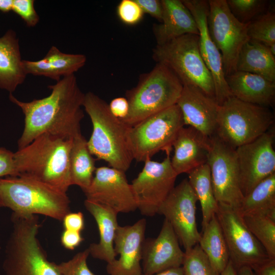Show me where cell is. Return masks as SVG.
Masks as SVG:
<instances>
[{
    "instance_id": "1",
    "label": "cell",
    "mask_w": 275,
    "mask_h": 275,
    "mask_svg": "<svg viewBox=\"0 0 275 275\" xmlns=\"http://www.w3.org/2000/svg\"><path fill=\"white\" fill-rule=\"evenodd\" d=\"M48 88L51 90L49 96L30 102L21 101L12 93L9 94V100L20 108L24 116V127L17 142L18 149L43 134L73 139L81 133L85 94L78 87L75 75L63 77Z\"/></svg>"
},
{
    "instance_id": "2",
    "label": "cell",
    "mask_w": 275,
    "mask_h": 275,
    "mask_svg": "<svg viewBox=\"0 0 275 275\" xmlns=\"http://www.w3.org/2000/svg\"><path fill=\"white\" fill-rule=\"evenodd\" d=\"M72 139L42 134L14 153L18 176L36 179L67 193L71 185L69 153Z\"/></svg>"
},
{
    "instance_id": "3",
    "label": "cell",
    "mask_w": 275,
    "mask_h": 275,
    "mask_svg": "<svg viewBox=\"0 0 275 275\" xmlns=\"http://www.w3.org/2000/svg\"><path fill=\"white\" fill-rule=\"evenodd\" d=\"M82 106L93 126L87 141L90 152L110 167L125 172L133 160L128 141L129 127L114 116L108 104L92 92L85 94Z\"/></svg>"
},
{
    "instance_id": "4",
    "label": "cell",
    "mask_w": 275,
    "mask_h": 275,
    "mask_svg": "<svg viewBox=\"0 0 275 275\" xmlns=\"http://www.w3.org/2000/svg\"><path fill=\"white\" fill-rule=\"evenodd\" d=\"M12 229L5 249L4 275H61L37 238L41 227L37 215L12 212Z\"/></svg>"
},
{
    "instance_id": "5",
    "label": "cell",
    "mask_w": 275,
    "mask_h": 275,
    "mask_svg": "<svg viewBox=\"0 0 275 275\" xmlns=\"http://www.w3.org/2000/svg\"><path fill=\"white\" fill-rule=\"evenodd\" d=\"M67 193L24 176L0 178V207L22 215L41 214L62 221L70 212Z\"/></svg>"
},
{
    "instance_id": "6",
    "label": "cell",
    "mask_w": 275,
    "mask_h": 275,
    "mask_svg": "<svg viewBox=\"0 0 275 275\" xmlns=\"http://www.w3.org/2000/svg\"><path fill=\"white\" fill-rule=\"evenodd\" d=\"M182 89L176 75L167 66L157 63L150 72L140 76L135 87L126 92L129 110L121 120L131 127L176 104Z\"/></svg>"
},
{
    "instance_id": "7",
    "label": "cell",
    "mask_w": 275,
    "mask_h": 275,
    "mask_svg": "<svg viewBox=\"0 0 275 275\" xmlns=\"http://www.w3.org/2000/svg\"><path fill=\"white\" fill-rule=\"evenodd\" d=\"M152 57L169 67L183 85L195 86L215 99L213 78L200 51L199 35L186 34L156 45Z\"/></svg>"
},
{
    "instance_id": "8",
    "label": "cell",
    "mask_w": 275,
    "mask_h": 275,
    "mask_svg": "<svg viewBox=\"0 0 275 275\" xmlns=\"http://www.w3.org/2000/svg\"><path fill=\"white\" fill-rule=\"evenodd\" d=\"M273 122V115L268 107L232 96L219 105L215 135L236 149L267 132Z\"/></svg>"
},
{
    "instance_id": "9",
    "label": "cell",
    "mask_w": 275,
    "mask_h": 275,
    "mask_svg": "<svg viewBox=\"0 0 275 275\" xmlns=\"http://www.w3.org/2000/svg\"><path fill=\"white\" fill-rule=\"evenodd\" d=\"M184 126L181 112L175 104L129 127L128 141L133 159L144 162L160 151H171Z\"/></svg>"
},
{
    "instance_id": "10",
    "label": "cell",
    "mask_w": 275,
    "mask_h": 275,
    "mask_svg": "<svg viewBox=\"0 0 275 275\" xmlns=\"http://www.w3.org/2000/svg\"><path fill=\"white\" fill-rule=\"evenodd\" d=\"M207 25L209 34L220 51L225 76L236 71L240 51L250 39L249 23L239 21L231 12L226 0H208Z\"/></svg>"
},
{
    "instance_id": "11",
    "label": "cell",
    "mask_w": 275,
    "mask_h": 275,
    "mask_svg": "<svg viewBox=\"0 0 275 275\" xmlns=\"http://www.w3.org/2000/svg\"><path fill=\"white\" fill-rule=\"evenodd\" d=\"M216 216L227 245L230 261L236 270L243 266L252 269L270 259L237 209L218 203Z\"/></svg>"
},
{
    "instance_id": "12",
    "label": "cell",
    "mask_w": 275,
    "mask_h": 275,
    "mask_svg": "<svg viewBox=\"0 0 275 275\" xmlns=\"http://www.w3.org/2000/svg\"><path fill=\"white\" fill-rule=\"evenodd\" d=\"M171 151L161 162L148 159L131 184L138 209L146 216L158 214L159 208L175 187L178 176L171 163Z\"/></svg>"
},
{
    "instance_id": "13",
    "label": "cell",
    "mask_w": 275,
    "mask_h": 275,
    "mask_svg": "<svg viewBox=\"0 0 275 275\" xmlns=\"http://www.w3.org/2000/svg\"><path fill=\"white\" fill-rule=\"evenodd\" d=\"M210 148L207 163L215 197L219 204L238 209L243 199L239 183L235 149L216 135L210 138Z\"/></svg>"
},
{
    "instance_id": "14",
    "label": "cell",
    "mask_w": 275,
    "mask_h": 275,
    "mask_svg": "<svg viewBox=\"0 0 275 275\" xmlns=\"http://www.w3.org/2000/svg\"><path fill=\"white\" fill-rule=\"evenodd\" d=\"M196 196L187 179L175 186L158 213L170 223L185 251L198 244L201 233L196 220Z\"/></svg>"
},
{
    "instance_id": "15",
    "label": "cell",
    "mask_w": 275,
    "mask_h": 275,
    "mask_svg": "<svg viewBox=\"0 0 275 275\" xmlns=\"http://www.w3.org/2000/svg\"><path fill=\"white\" fill-rule=\"evenodd\" d=\"M274 132H267L235 149L239 183L243 197L275 173Z\"/></svg>"
},
{
    "instance_id": "16",
    "label": "cell",
    "mask_w": 275,
    "mask_h": 275,
    "mask_svg": "<svg viewBox=\"0 0 275 275\" xmlns=\"http://www.w3.org/2000/svg\"><path fill=\"white\" fill-rule=\"evenodd\" d=\"M83 191L87 200L106 206L118 214L137 209L125 172L110 167L97 168L91 184Z\"/></svg>"
},
{
    "instance_id": "17",
    "label": "cell",
    "mask_w": 275,
    "mask_h": 275,
    "mask_svg": "<svg viewBox=\"0 0 275 275\" xmlns=\"http://www.w3.org/2000/svg\"><path fill=\"white\" fill-rule=\"evenodd\" d=\"M197 24L201 55L213 78L215 100L219 105L232 94L227 84L220 51L211 39L207 25L208 1L182 0Z\"/></svg>"
},
{
    "instance_id": "18",
    "label": "cell",
    "mask_w": 275,
    "mask_h": 275,
    "mask_svg": "<svg viewBox=\"0 0 275 275\" xmlns=\"http://www.w3.org/2000/svg\"><path fill=\"white\" fill-rule=\"evenodd\" d=\"M146 220L142 218L132 225L119 226L114 240V250L119 257L107 264L109 275H141L142 251Z\"/></svg>"
},
{
    "instance_id": "19",
    "label": "cell",
    "mask_w": 275,
    "mask_h": 275,
    "mask_svg": "<svg viewBox=\"0 0 275 275\" xmlns=\"http://www.w3.org/2000/svg\"><path fill=\"white\" fill-rule=\"evenodd\" d=\"M170 223L164 219L156 238L145 239L142 251L143 273L154 274L181 267L184 252Z\"/></svg>"
},
{
    "instance_id": "20",
    "label": "cell",
    "mask_w": 275,
    "mask_h": 275,
    "mask_svg": "<svg viewBox=\"0 0 275 275\" xmlns=\"http://www.w3.org/2000/svg\"><path fill=\"white\" fill-rule=\"evenodd\" d=\"M176 104L181 112L184 125L209 138L215 134L219 105L214 98L195 86L183 85Z\"/></svg>"
},
{
    "instance_id": "21",
    "label": "cell",
    "mask_w": 275,
    "mask_h": 275,
    "mask_svg": "<svg viewBox=\"0 0 275 275\" xmlns=\"http://www.w3.org/2000/svg\"><path fill=\"white\" fill-rule=\"evenodd\" d=\"M210 138L190 126H183L179 130L172 144L174 154L171 158L172 167L177 175L188 174L207 163Z\"/></svg>"
},
{
    "instance_id": "22",
    "label": "cell",
    "mask_w": 275,
    "mask_h": 275,
    "mask_svg": "<svg viewBox=\"0 0 275 275\" xmlns=\"http://www.w3.org/2000/svg\"><path fill=\"white\" fill-rule=\"evenodd\" d=\"M162 17L154 24L153 32L156 45H162L186 34L199 35L194 17L180 0H161Z\"/></svg>"
},
{
    "instance_id": "23",
    "label": "cell",
    "mask_w": 275,
    "mask_h": 275,
    "mask_svg": "<svg viewBox=\"0 0 275 275\" xmlns=\"http://www.w3.org/2000/svg\"><path fill=\"white\" fill-rule=\"evenodd\" d=\"M233 96L245 102L268 107L275 98V82L257 74L236 71L225 76Z\"/></svg>"
},
{
    "instance_id": "24",
    "label": "cell",
    "mask_w": 275,
    "mask_h": 275,
    "mask_svg": "<svg viewBox=\"0 0 275 275\" xmlns=\"http://www.w3.org/2000/svg\"><path fill=\"white\" fill-rule=\"evenodd\" d=\"M86 209L95 219L98 226L99 241L88 247L92 257L104 261L107 264L114 261L117 257L114 250V240L118 226V213L111 209L86 199Z\"/></svg>"
},
{
    "instance_id": "25",
    "label": "cell",
    "mask_w": 275,
    "mask_h": 275,
    "mask_svg": "<svg viewBox=\"0 0 275 275\" xmlns=\"http://www.w3.org/2000/svg\"><path fill=\"white\" fill-rule=\"evenodd\" d=\"M86 57L81 54H68L52 46L45 56L36 61H22L26 74L44 76L57 81L62 77L72 74L83 67Z\"/></svg>"
},
{
    "instance_id": "26",
    "label": "cell",
    "mask_w": 275,
    "mask_h": 275,
    "mask_svg": "<svg viewBox=\"0 0 275 275\" xmlns=\"http://www.w3.org/2000/svg\"><path fill=\"white\" fill-rule=\"evenodd\" d=\"M16 33L8 30L0 37V89L10 93L24 81V70Z\"/></svg>"
},
{
    "instance_id": "27",
    "label": "cell",
    "mask_w": 275,
    "mask_h": 275,
    "mask_svg": "<svg viewBox=\"0 0 275 275\" xmlns=\"http://www.w3.org/2000/svg\"><path fill=\"white\" fill-rule=\"evenodd\" d=\"M274 57L267 46L250 39L240 51L236 71L257 74L275 82Z\"/></svg>"
},
{
    "instance_id": "28",
    "label": "cell",
    "mask_w": 275,
    "mask_h": 275,
    "mask_svg": "<svg viewBox=\"0 0 275 275\" xmlns=\"http://www.w3.org/2000/svg\"><path fill=\"white\" fill-rule=\"evenodd\" d=\"M237 210L242 217L264 216L275 220V173L244 196Z\"/></svg>"
},
{
    "instance_id": "29",
    "label": "cell",
    "mask_w": 275,
    "mask_h": 275,
    "mask_svg": "<svg viewBox=\"0 0 275 275\" xmlns=\"http://www.w3.org/2000/svg\"><path fill=\"white\" fill-rule=\"evenodd\" d=\"M69 163L71 185H77L84 191L91 184L96 168L87 141L81 133L72 139Z\"/></svg>"
},
{
    "instance_id": "30",
    "label": "cell",
    "mask_w": 275,
    "mask_h": 275,
    "mask_svg": "<svg viewBox=\"0 0 275 275\" xmlns=\"http://www.w3.org/2000/svg\"><path fill=\"white\" fill-rule=\"evenodd\" d=\"M198 244L214 268L221 273L227 266L230 257L216 214L202 230Z\"/></svg>"
},
{
    "instance_id": "31",
    "label": "cell",
    "mask_w": 275,
    "mask_h": 275,
    "mask_svg": "<svg viewBox=\"0 0 275 275\" xmlns=\"http://www.w3.org/2000/svg\"><path fill=\"white\" fill-rule=\"evenodd\" d=\"M188 175L189 183L201 205L202 230L216 214L218 208V203L214 194L209 167L205 163L189 172Z\"/></svg>"
},
{
    "instance_id": "32",
    "label": "cell",
    "mask_w": 275,
    "mask_h": 275,
    "mask_svg": "<svg viewBox=\"0 0 275 275\" xmlns=\"http://www.w3.org/2000/svg\"><path fill=\"white\" fill-rule=\"evenodd\" d=\"M243 218L269 259H275V220L264 216H245Z\"/></svg>"
},
{
    "instance_id": "33",
    "label": "cell",
    "mask_w": 275,
    "mask_h": 275,
    "mask_svg": "<svg viewBox=\"0 0 275 275\" xmlns=\"http://www.w3.org/2000/svg\"><path fill=\"white\" fill-rule=\"evenodd\" d=\"M248 36L250 39L267 46L271 51L275 50V14L268 11L250 22Z\"/></svg>"
},
{
    "instance_id": "34",
    "label": "cell",
    "mask_w": 275,
    "mask_h": 275,
    "mask_svg": "<svg viewBox=\"0 0 275 275\" xmlns=\"http://www.w3.org/2000/svg\"><path fill=\"white\" fill-rule=\"evenodd\" d=\"M184 275H220L198 244L185 251L181 266Z\"/></svg>"
},
{
    "instance_id": "35",
    "label": "cell",
    "mask_w": 275,
    "mask_h": 275,
    "mask_svg": "<svg viewBox=\"0 0 275 275\" xmlns=\"http://www.w3.org/2000/svg\"><path fill=\"white\" fill-rule=\"evenodd\" d=\"M226 1L233 15L244 23H249L266 13L268 4V2L264 0Z\"/></svg>"
},
{
    "instance_id": "36",
    "label": "cell",
    "mask_w": 275,
    "mask_h": 275,
    "mask_svg": "<svg viewBox=\"0 0 275 275\" xmlns=\"http://www.w3.org/2000/svg\"><path fill=\"white\" fill-rule=\"evenodd\" d=\"M89 255L87 248L75 254L70 260L58 264L61 275H96L88 266Z\"/></svg>"
},
{
    "instance_id": "37",
    "label": "cell",
    "mask_w": 275,
    "mask_h": 275,
    "mask_svg": "<svg viewBox=\"0 0 275 275\" xmlns=\"http://www.w3.org/2000/svg\"><path fill=\"white\" fill-rule=\"evenodd\" d=\"M120 20L127 25H135L141 21L144 12L135 0H122L117 8Z\"/></svg>"
},
{
    "instance_id": "38",
    "label": "cell",
    "mask_w": 275,
    "mask_h": 275,
    "mask_svg": "<svg viewBox=\"0 0 275 275\" xmlns=\"http://www.w3.org/2000/svg\"><path fill=\"white\" fill-rule=\"evenodd\" d=\"M12 11L18 14L29 27H34L39 21L33 0H13Z\"/></svg>"
},
{
    "instance_id": "39",
    "label": "cell",
    "mask_w": 275,
    "mask_h": 275,
    "mask_svg": "<svg viewBox=\"0 0 275 275\" xmlns=\"http://www.w3.org/2000/svg\"><path fill=\"white\" fill-rule=\"evenodd\" d=\"M14 153L7 149L0 148V178L7 176H17Z\"/></svg>"
},
{
    "instance_id": "40",
    "label": "cell",
    "mask_w": 275,
    "mask_h": 275,
    "mask_svg": "<svg viewBox=\"0 0 275 275\" xmlns=\"http://www.w3.org/2000/svg\"><path fill=\"white\" fill-rule=\"evenodd\" d=\"M144 13H146L159 22L162 20V7L159 0H135Z\"/></svg>"
},
{
    "instance_id": "41",
    "label": "cell",
    "mask_w": 275,
    "mask_h": 275,
    "mask_svg": "<svg viewBox=\"0 0 275 275\" xmlns=\"http://www.w3.org/2000/svg\"><path fill=\"white\" fill-rule=\"evenodd\" d=\"M62 221L63 226L65 230L80 232L84 228V216L81 212H70L64 217Z\"/></svg>"
},
{
    "instance_id": "42",
    "label": "cell",
    "mask_w": 275,
    "mask_h": 275,
    "mask_svg": "<svg viewBox=\"0 0 275 275\" xmlns=\"http://www.w3.org/2000/svg\"><path fill=\"white\" fill-rule=\"evenodd\" d=\"M109 109L112 115L120 120L125 119L128 115L129 104L126 98L119 97L112 100L108 104Z\"/></svg>"
},
{
    "instance_id": "43",
    "label": "cell",
    "mask_w": 275,
    "mask_h": 275,
    "mask_svg": "<svg viewBox=\"0 0 275 275\" xmlns=\"http://www.w3.org/2000/svg\"><path fill=\"white\" fill-rule=\"evenodd\" d=\"M83 240L80 232L75 231L64 229L61 236L62 245L69 250H74Z\"/></svg>"
},
{
    "instance_id": "44",
    "label": "cell",
    "mask_w": 275,
    "mask_h": 275,
    "mask_svg": "<svg viewBox=\"0 0 275 275\" xmlns=\"http://www.w3.org/2000/svg\"><path fill=\"white\" fill-rule=\"evenodd\" d=\"M255 275H275V259H269L252 268Z\"/></svg>"
},
{
    "instance_id": "45",
    "label": "cell",
    "mask_w": 275,
    "mask_h": 275,
    "mask_svg": "<svg viewBox=\"0 0 275 275\" xmlns=\"http://www.w3.org/2000/svg\"><path fill=\"white\" fill-rule=\"evenodd\" d=\"M141 275H149L142 273ZM151 275H184L182 267L169 269Z\"/></svg>"
},
{
    "instance_id": "46",
    "label": "cell",
    "mask_w": 275,
    "mask_h": 275,
    "mask_svg": "<svg viewBox=\"0 0 275 275\" xmlns=\"http://www.w3.org/2000/svg\"><path fill=\"white\" fill-rule=\"evenodd\" d=\"M13 0H0V11L4 13L12 11Z\"/></svg>"
},
{
    "instance_id": "47",
    "label": "cell",
    "mask_w": 275,
    "mask_h": 275,
    "mask_svg": "<svg viewBox=\"0 0 275 275\" xmlns=\"http://www.w3.org/2000/svg\"><path fill=\"white\" fill-rule=\"evenodd\" d=\"M220 275H236V270L230 261Z\"/></svg>"
},
{
    "instance_id": "48",
    "label": "cell",
    "mask_w": 275,
    "mask_h": 275,
    "mask_svg": "<svg viewBox=\"0 0 275 275\" xmlns=\"http://www.w3.org/2000/svg\"><path fill=\"white\" fill-rule=\"evenodd\" d=\"M236 270V275H255L253 269L248 266L241 267Z\"/></svg>"
}]
</instances>
